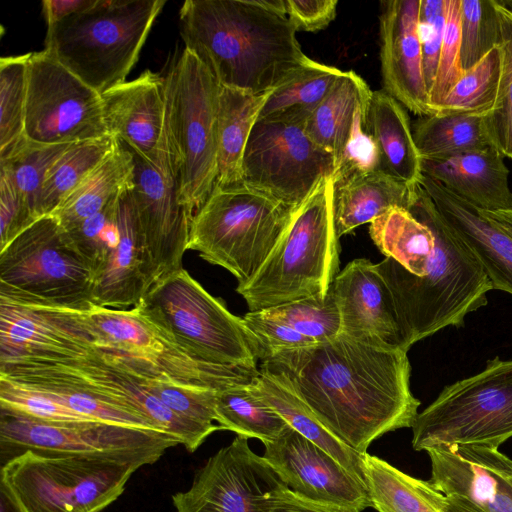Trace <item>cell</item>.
<instances>
[{
    "instance_id": "obj_1",
    "label": "cell",
    "mask_w": 512,
    "mask_h": 512,
    "mask_svg": "<svg viewBox=\"0 0 512 512\" xmlns=\"http://www.w3.org/2000/svg\"><path fill=\"white\" fill-rule=\"evenodd\" d=\"M407 352L341 333L282 351L260 369L283 379L332 434L363 455L383 435L412 428L419 413Z\"/></svg>"
},
{
    "instance_id": "obj_2",
    "label": "cell",
    "mask_w": 512,
    "mask_h": 512,
    "mask_svg": "<svg viewBox=\"0 0 512 512\" xmlns=\"http://www.w3.org/2000/svg\"><path fill=\"white\" fill-rule=\"evenodd\" d=\"M179 27L185 48L223 87L266 93L309 59L288 17L259 0H186Z\"/></svg>"
},
{
    "instance_id": "obj_3",
    "label": "cell",
    "mask_w": 512,
    "mask_h": 512,
    "mask_svg": "<svg viewBox=\"0 0 512 512\" xmlns=\"http://www.w3.org/2000/svg\"><path fill=\"white\" fill-rule=\"evenodd\" d=\"M338 240L334 182L328 177L295 208L289 226L262 267L236 291L249 311L312 296L325 297L339 273Z\"/></svg>"
},
{
    "instance_id": "obj_4",
    "label": "cell",
    "mask_w": 512,
    "mask_h": 512,
    "mask_svg": "<svg viewBox=\"0 0 512 512\" xmlns=\"http://www.w3.org/2000/svg\"><path fill=\"white\" fill-rule=\"evenodd\" d=\"M165 0H98L47 26L45 51L100 95L126 81Z\"/></svg>"
},
{
    "instance_id": "obj_5",
    "label": "cell",
    "mask_w": 512,
    "mask_h": 512,
    "mask_svg": "<svg viewBox=\"0 0 512 512\" xmlns=\"http://www.w3.org/2000/svg\"><path fill=\"white\" fill-rule=\"evenodd\" d=\"M219 93L216 78L187 48L164 77L165 132L191 220L217 180Z\"/></svg>"
},
{
    "instance_id": "obj_6",
    "label": "cell",
    "mask_w": 512,
    "mask_h": 512,
    "mask_svg": "<svg viewBox=\"0 0 512 512\" xmlns=\"http://www.w3.org/2000/svg\"><path fill=\"white\" fill-rule=\"evenodd\" d=\"M294 210L243 181L215 185L191 220L187 250L228 270L243 285L262 267Z\"/></svg>"
},
{
    "instance_id": "obj_7",
    "label": "cell",
    "mask_w": 512,
    "mask_h": 512,
    "mask_svg": "<svg viewBox=\"0 0 512 512\" xmlns=\"http://www.w3.org/2000/svg\"><path fill=\"white\" fill-rule=\"evenodd\" d=\"M144 465L125 458L29 450L1 466L0 482L23 512H100Z\"/></svg>"
},
{
    "instance_id": "obj_8",
    "label": "cell",
    "mask_w": 512,
    "mask_h": 512,
    "mask_svg": "<svg viewBox=\"0 0 512 512\" xmlns=\"http://www.w3.org/2000/svg\"><path fill=\"white\" fill-rule=\"evenodd\" d=\"M94 274L65 229L44 215L0 249V299L23 306L87 310Z\"/></svg>"
},
{
    "instance_id": "obj_9",
    "label": "cell",
    "mask_w": 512,
    "mask_h": 512,
    "mask_svg": "<svg viewBox=\"0 0 512 512\" xmlns=\"http://www.w3.org/2000/svg\"><path fill=\"white\" fill-rule=\"evenodd\" d=\"M138 306L148 320L196 358L258 369L255 346L243 319L184 268L156 282Z\"/></svg>"
},
{
    "instance_id": "obj_10",
    "label": "cell",
    "mask_w": 512,
    "mask_h": 512,
    "mask_svg": "<svg viewBox=\"0 0 512 512\" xmlns=\"http://www.w3.org/2000/svg\"><path fill=\"white\" fill-rule=\"evenodd\" d=\"M412 432L416 451L454 445L498 449L512 437V359L495 357L481 372L444 387L418 413Z\"/></svg>"
},
{
    "instance_id": "obj_11",
    "label": "cell",
    "mask_w": 512,
    "mask_h": 512,
    "mask_svg": "<svg viewBox=\"0 0 512 512\" xmlns=\"http://www.w3.org/2000/svg\"><path fill=\"white\" fill-rule=\"evenodd\" d=\"M82 311L98 336L99 346L141 362L156 379L219 391L250 384L259 373V369L196 358L148 320L138 305L130 309L92 305Z\"/></svg>"
},
{
    "instance_id": "obj_12",
    "label": "cell",
    "mask_w": 512,
    "mask_h": 512,
    "mask_svg": "<svg viewBox=\"0 0 512 512\" xmlns=\"http://www.w3.org/2000/svg\"><path fill=\"white\" fill-rule=\"evenodd\" d=\"M178 444L162 431L101 421L45 422L0 408V466L29 450L109 456L149 465Z\"/></svg>"
},
{
    "instance_id": "obj_13",
    "label": "cell",
    "mask_w": 512,
    "mask_h": 512,
    "mask_svg": "<svg viewBox=\"0 0 512 512\" xmlns=\"http://www.w3.org/2000/svg\"><path fill=\"white\" fill-rule=\"evenodd\" d=\"M24 132L45 145L110 136L101 95L45 50L29 53Z\"/></svg>"
},
{
    "instance_id": "obj_14",
    "label": "cell",
    "mask_w": 512,
    "mask_h": 512,
    "mask_svg": "<svg viewBox=\"0 0 512 512\" xmlns=\"http://www.w3.org/2000/svg\"><path fill=\"white\" fill-rule=\"evenodd\" d=\"M0 370L39 374L93 390L142 415L189 452L196 451L214 432L174 414L150 391V379L119 367L95 344L81 354L55 359L0 361Z\"/></svg>"
},
{
    "instance_id": "obj_15",
    "label": "cell",
    "mask_w": 512,
    "mask_h": 512,
    "mask_svg": "<svg viewBox=\"0 0 512 512\" xmlns=\"http://www.w3.org/2000/svg\"><path fill=\"white\" fill-rule=\"evenodd\" d=\"M335 157L304 126L257 121L243 158V182L296 208L320 182L332 177Z\"/></svg>"
},
{
    "instance_id": "obj_16",
    "label": "cell",
    "mask_w": 512,
    "mask_h": 512,
    "mask_svg": "<svg viewBox=\"0 0 512 512\" xmlns=\"http://www.w3.org/2000/svg\"><path fill=\"white\" fill-rule=\"evenodd\" d=\"M286 486L248 438L236 436L197 471L189 489L172 496L176 512H271Z\"/></svg>"
},
{
    "instance_id": "obj_17",
    "label": "cell",
    "mask_w": 512,
    "mask_h": 512,
    "mask_svg": "<svg viewBox=\"0 0 512 512\" xmlns=\"http://www.w3.org/2000/svg\"><path fill=\"white\" fill-rule=\"evenodd\" d=\"M134 156L130 189L137 217L158 282L182 267L191 219L180 204L173 159L155 167ZM155 282V283H156Z\"/></svg>"
},
{
    "instance_id": "obj_18",
    "label": "cell",
    "mask_w": 512,
    "mask_h": 512,
    "mask_svg": "<svg viewBox=\"0 0 512 512\" xmlns=\"http://www.w3.org/2000/svg\"><path fill=\"white\" fill-rule=\"evenodd\" d=\"M264 447L263 458L296 495L360 512L372 507L364 480L291 426Z\"/></svg>"
},
{
    "instance_id": "obj_19",
    "label": "cell",
    "mask_w": 512,
    "mask_h": 512,
    "mask_svg": "<svg viewBox=\"0 0 512 512\" xmlns=\"http://www.w3.org/2000/svg\"><path fill=\"white\" fill-rule=\"evenodd\" d=\"M108 134L155 167L171 154L165 132L164 77L150 70L101 94Z\"/></svg>"
},
{
    "instance_id": "obj_20",
    "label": "cell",
    "mask_w": 512,
    "mask_h": 512,
    "mask_svg": "<svg viewBox=\"0 0 512 512\" xmlns=\"http://www.w3.org/2000/svg\"><path fill=\"white\" fill-rule=\"evenodd\" d=\"M430 482L481 512H512V460L498 449L447 446L427 451Z\"/></svg>"
},
{
    "instance_id": "obj_21",
    "label": "cell",
    "mask_w": 512,
    "mask_h": 512,
    "mask_svg": "<svg viewBox=\"0 0 512 512\" xmlns=\"http://www.w3.org/2000/svg\"><path fill=\"white\" fill-rule=\"evenodd\" d=\"M331 289L341 314V333L381 348L408 351L391 293L374 263L352 260Z\"/></svg>"
},
{
    "instance_id": "obj_22",
    "label": "cell",
    "mask_w": 512,
    "mask_h": 512,
    "mask_svg": "<svg viewBox=\"0 0 512 512\" xmlns=\"http://www.w3.org/2000/svg\"><path fill=\"white\" fill-rule=\"evenodd\" d=\"M420 0L381 3L380 59L384 90L420 116L434 115L424 80L419 37Z\"/></svg>"
},
{
    "instance_id": "obj_23",
    "label": "cell",
    "mask_w": 512,
    "mask_h": 512,
    "mask_svg": "<svg viewBox=\"0 0 512 512\" xmlns=\"http://www.w3.org/2000/svg\"><path fill=\"white\" fill-rule=\"evenodd\" d=\"M130 189L119 200L118 243L94 280L93 303L100 307L132 308L156 282Z\"/></svg>"
},
{
    "instance_id": "obj_24",
    "label": "cell",
    "mask_w": 512,
    "mask_h": 512,
    "mask_svg": "<svg viewBox=\"0 0 512 512\" xmlns=\"http://www.w3.org/2000/svg\"><path fill=\"white\" fill-rule=\"evenodd\" d=\"M420 184L475 255L492 288L512 295V237L439 182L423 175Z\"/></svg>"
},
{
    "instance_id": "obj_25",
    "label": "cell",
    "mask_w": 512,
    "mask_h": 512,
    "mask_svg": "<svg viewBox=\"0 0 512 512\" xmlns=\"http://www.w3.org/2000/svg\"><path fill=\"white\" fill-rule=\"evenodd\" d=\"M422 174L479 210L512 208L509 171L494 145L442 159H422Z\"/></svg>"
},
{
    "instance_id": "obj_26",
    "label": "cell",
    "mask_w": 512,
    "mask_h": 512,
    "mask_svg": "<svg viewBox=\"0 0 512 512\" xmlns=\"http://www.w3.org/2000/svg\"><path fill=\"white\" fill-rule=\"evenodd\" d=\"M367 125L379 148L381 170L410 187L419 184L422 158L404 106L385 90L372 91Z\"/></svg>"
},
{
    "instance_id": "obj_27",
    "label": "cell",
    "mask_w": 512,
    "mask_h": 512,
    "mask_svg": "<svg viewBox=\"0 0 512 512\" xmlns=\"http://www.w3.org/2000/svg\"><path fill=\"white\" fill-rule=\"evenodd\" d=\"M415 187L396 180L382 170L354 175L334 183V222L338 237L371 223L391 208L408 209Z\"/></svg>"
},
{
    "instance_id": "obj_28",
    "label": "cell",
    "mask_w": 512,
    "mask_h": 512,
    "mask_svg": "<svg viewBox=\"0 0 512 512\" xmlns=\"http://www.w3.org/2000/svg\"><path fill=\"white\" fill-rule=\"evenodd\" d=\"M250 388L289 426L329 453L351 473L364 480L363 455L332 434L283 379L259 369L258 375L250 383Z\"/></svg>"
},
{
    "instance_id": "obj_29",
    "label": "cell",
    "mask_w": 512,
    "mask_h": 512,
    "mask_svg": "<svg viewBox=\"0 0 512 512\" xmlns=\"http://www.w3.org/2000/svg\"><path fill=\"white\" fill-rule=\"evenodd\" d=\"M134 156L117 140L113 150L60 203L52 215L66 229L104 209L132 188Z\"/></svg>"
},
{
    "instance_id": "obj_30",
    "label": "cell",
    "mask_w": 512,
    "mask_h": 512,
    "mask_svg": "<svg viewBox=\"0 0 512 512\" xmlns=\"http://www.w3.org/2000/svg\"><path fill=\"white\" fill-rule=\"evenodd\" d=\"M271 91L253 94L220 86L217 124L218 170L215 185L226 186L243 181L245 149Z\"/></svg>"
},
{
    "instance_id": "obj_31",
    "label": "cell",
    "mask_w": 512,
    "mask_h": 512,
    "mask_svg": "<svg viewBox=\"0 0 512 512\" xmlns=\"http://www.w3.org/2000/svg\"><path fill=\"white\" fill-rule=\"evenodd\" d=\"M363 474L372 508L378 512H443L445 495L387 461L363 454Z\"/></svg>"
},
{
    "instance_id": "obj_32",
    "label": "cell",
    "mask_w": 512,
    "mask_h": 512,
    "mask_svg": "<svg viewBox=\"0 0 512 512\" xmlns=\"http://www.w3.org/2000/svg\"><path fill=\"white\" fill-rule=\"evenodd\" d=\"M343 73L309 58L270 92L257 121L304 125Z\"/></svg>"
},
{
    "instance_id": "obj_33",
    "label": "cell",
    "mask_w": 512,
    "mask_h": 512,
    "mask_svg": "<svg viewBox=\"0 0 512 512\" xmlns=\"http://www.w3.org/2000/svg\"><path fill=\"white\" fill-rule=\"evenodd\" d=\"M487 114L421 116L413 137L422 159H442L493 145L486 127Z\"/></svg>"
},
{
    "instance_id": "obj_34",
    "label": "cell",
    "mask_w": 512,
    "mask_h": 512,
    "mask_svg": "<svg viewBox=\"0 0 512 512\" xmlns=\"http://www.w3.org/2000/svg\"><path fill=\"white\" fill-rule=\"evenodd\" d=\"M371 94L364 79L352 70L344 71L304 123L309 137L330 152L335 157V163L350 133L357 106Z\"/></svg>"
},
{
    "instance_id": "obj_35",
    "label": "cell",
    "mask_w": 512,
    "mask_h": 512,
    "mask_svg": "<svg viewBox=\"0 0 512 512\" xmlns=\"http://www.w3.org/2000/svg\"><path fill=\"white\" fill-rule=\"evenodd\" d=\"M0 376L41 390L72 410L93 420L160 431L142 415L79 385L22 371H0Z\"/></svg>"
},
{
    "instance_id": "obj_36",
    "label": "cell",
    "mask_w": 512,
    "mask_h": 512,
    "mask_svg": "<svg viewBox=\"0 0 512 512\" xmlns=\"http://www.w3.org/2000/svg\"><path fill=\"white\" fill-rule=\"evenodd\" d=\"M215 421L221 430L256 438L263 444L277 439L287 422L250 388V384L231 386L216 392Z\"/></svg>"
},
{
    "instance_id": "obj_37",
    "label": "cell",
    "mask_w": 512,
    "mask_h": 512,
    "mask_svg": "<svg viewBox=\"0 0 512 512\" xmlns=\"http://www.w3.org/2000/svg\"><path fill=\"white\" fill-rule=\"evenodd\" d=\"M117 139L105 136L72 143L53 163L45 178L40 215L52 214L60 203L113 150Z\"/></svg>"
},
{
    "instance_id": "obj_38",
    "label": "cell",
    "mask_w": 512,
    "mask_h": 512,
    "mask_svg": "<svg viewBox=\"0 0 512 512\" xmlns=\"http://www.w3.org/2000/svg\"><path fill=\"white\" fill-rule=\"evenodd\" d=\"M502 48L494 46L461 78L440 103L437 114H489L499 92L502 72Z\"/></svg>"
},
{
    "instance_id": "obj_39",
    "label": "cell",
    "mask_w": 512,
    "mask_h": 512,
    "mask_svg": "<svg viewBox=\"0 0 512 512\" xmlns=\"http://www.w3.org/2000/svg\"><path fill=\"white\" fill-rule=\"evenodd\" d=\"M29 53L0 59V160L25 140L27 63Z\"/></svg>"
},
{
    "instance_id": "obj_40",
    "label": "cell",
    "mask_w": 512,
    "mask_h": 512,
    "mask_svg": "<svg viewBox=\"0 0 512 512\" xmlns=\"http://www.w3.org/2000/svg\"><path fill=\"white\" fill-rule=\"evenodd\" d=\"M71 144L45 145L27 139L6 159L0 168L10 175L25 205L38 219L43 184L53 163Z\"/></svg>"
},
{
    "instance_id": "obj_41",
    "label": "cell",
    "mask_w": 512,
    "mask_h": 512,
    "mask_svg": "<svg viewBox=\"0 0 512 512\" xmlns=\"http://www.w3.org/2000/svg\"><path fill=\"white\" fill-rule=\"evenodd\" d=\"M262 311L317 344L331 341L342 332L341 314L331 287L325 297H307Z\"/></svg>"
},
{
    "instance_id": "obj_42",
    "label": "cell",
    "mask_w": 512,
    "mask_h": 512,
    "mask_svg": "<svg viewBox=\"0 0 512 512\" xmlns=\"http://www.w3.org/2000/svg\"><path fill=\"white\" fill-rule=\"evenodd\" d=\"M502 72L497 101L486 116V127L494 146L512 159V8L497 1Z\"/></svg>"
},
{
    "instance_id": "obj_43",
    "label": "cell",
    "mask_w": 512,
    "mask_h": 512,
    "mask_svg": "<svg viewBox=\"0 0 512 512\" xmlns=\"http://www.w3.org/2000/svg\"><path fill=\"white\" fill-rule=\"evenodd\" d=\"M120 196L98 213L65 229L73 247L92 270L94 280L118 243Z\"/></svg>"
},
{
    "instance_id": "obj_44",
    "label": "cell",
    "mask_w": 512,
    "mask_h": 512,
    "mask_svg": "<svg viewBox=\"0 0 512 512\" xmlns=\"http://www.w3.org/2000/svg\"><path fill=\"white\" fill-rule=\"evenodd\" d=\"M461 64L467 70L499 44L497 0H460Z\"/></svg>"
},
{
    "instance_id": "obj_45",
    "label": "cell",
    "mask_w": 512,
    "mask_h": 512,
    "mask_svg": "<svg viewBox=\"0 0 512 512\" xmlns=\"http://www.w3.org/2000/svg\"><path fill=\"white\" fill-rule=\"evenodd\" d=\"M0 408L29 418L54 423L96 421L45 392L0 376Z\"/></svg>"
},
{
    "instance_id": "obj_46",
    "label": "cell",
    "mask_w": 512,
    "mask_h": 512,
    "mask_svg": "<svg viewBox=\"0 0 512 512\" xmlns=\"http://www.w3.org/2000/svg\"><path fill=\"white\" fill-rule=\"evenodd\" d=\"M371 95L363 99L357 106L350 133L340 155L336 159L335 170L332 175L334 183L354 175L381 170L379 148L367 125Z\"/></svg>"
},
{
    "instance_id": "obj_47",
    "label": "cell",
    "mask_w": 512,
    "mask_h": 512,
    "mask_svg": "<svg viewBox=\"0 0 512 512\" xmlns=\"http://www.w3.org/2000/svg\"><path fill=\"white\" fill-rule=\"evenodd\" d=\"M150 391L174 414L195 424L221 430L215 425L217 390L177 384L165 379L149 381Z\"/></svg>"
},
{
    "instance_id": "obj_48",
    "label": "cell",
    "mask_w": 512,
    "mask_h": 512,
    "mask_svg": "<svg viewBox=\"0 0 512 512\" xmlns=\"http://www.w3.org/2000/svg\"><path fill=\"white\" fill-rule=\"evenodd\" d=\"M446 21L434 85L429 92V103L434 113L447 93L461 78L460 0H445Z\"/></svg>"
},
{
    "instance_id": "obj_49",
    "label": "cell",
    "mask_w": 512,
    "mask_h": 512,
    "mask_svg": "<svg viewBox=\"0 0 512 512\" xmlns=\"http://www.w3.org/2000/svg\"><path fill=\"white\" fill-rule=\"evenodd\" d=\"M261 362L286 350L317 344L287 324L269 317L264 311H249L243 317Z\"/></svg>"
},
{
    "instance_id": "obj_50",
    "label": "cell",
    "mask_w": 512,
    "mask_h": 512,
    "mask_svg": "<svg viewBox=\"0 0 512 512\" xmlns=\"http://www.w3.org/2000/svg\"><path fill=\"white\" fill-rule=\"evenodd\" d=\"M445 21V0H420L419 37L428 95L437 75Z\"/></svg>"
},
{
    "instance_id": "obj_51",
    "label": "cell",
    "mask_w": 512,
    "mask_h": 512,
    "mask_svg": "<svg viewBox=\"0 0 512 512\" xmlns=\"http://www.w3.org/2000/svg\"><path fill=\"white\" fill-rule=\"evenodd\" d=\"M36 220L8 172L0 168V249Z\"/></svg>"
},
{
    "instance_id": "obj_52",
    "label": "cell",
    "mask_w": 512,
    "mask_h": 512,
    "mask_svg": "<svg viewBox=\"0 0 512 512\" xmlns=\"http://www.w3.org/2000/svg\"><path fill=\"white\" fill-rule=\"evenodd\" d=\"M337 0H285V14L296 31L317 32L334 20Z\"/></svg>"
},
{
    "instance_id": "obj_53",
    "label": "cell",
    "mask_w": 512,
    "mask_h": 512,
    "mask_svg": "<svg viewBox=\"0 0 512 512\" xmlns=\"http://www.w3.org/2000/svg\"><path fill=\"white\" fill-rule=\"evenodd\" d=\"M271 512H360L356 509L311 501L284 486L276 495Z\"/></svg>"
},
{
    "instance_id": "obj_54",
    "label": "cell",
    "mask_w": 512,
    "mask_h": 512,
    "mask_svg": "<svg viewBox=\"0 0 512 512\" xmlns=\"http://www.w3.org/2000/svg\"><path fill=\"white\" fill-rule=\"evenodd\" d=\"M98 0H44L42 13L47 26L92 8Z\"/></svg>"
},
{
    "instance_id": "obj_55",
    "label": "cell",
    "mask_w": 512,
    "mask_h": 512,
    "mask_svg": "<svg viewBox=\"0 0 512 512\" xmlns=\"http://www.w3.org/2000/svg\"><path fill=\"white\" fill-rule=\"evenodd\" d=\"M479 210V209H478ZM490 222L498 226L501 230L512 237V208L497 211L479 210Z\"/></svg>"
},
{
    "instance_id": "obj_56",
    "label": "cell",
    "mask_w": 512,
    "mask_h": 512,
    "mask_svg": "<svg viewBox=\"0 0 512 512\" xmlns=\"http://www.w3.org/2000/svg\"><path fill=\"white\" fill-rule=\"evenodd\" d=\"M446 496V495H445ZM443 512H481L471 506L466 500L457 496H446Z\"/></svg>"
},
{
    "instance_id": "obj_57",
    "label": "cell",
    "mask_w": 512,
    "mask_h": 512,
    "mask_svg": "<svg viewBox=\"0 0 512 512\" xmlns=\"http://www.w3.org/2000/svg\"><path fill=\"white\" fill-rule=\"evenodd\" d=\"M0 512H23L8 488L0 482Z\"/></svg>"
}]
</instances>
